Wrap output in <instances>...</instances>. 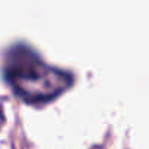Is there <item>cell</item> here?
<instances>
[{
    "mask_svg": "<svg viewBox=\"0 0 149 149\" xmlns=\"http://www.w3.org/2000/svg\"><path fill=\"white\" fill-rule=\"evenodd\" d=\"M3 76L28 104H47L73 85V74L45 63L28 45H13L3 60Z\"/></svg>",
    "mask_w": 149,
    "mask_h": 149,
    "instance_id": "6da1fadb",
    "label": "cell"
},
{
    "mask_svg": "<svg viewBox=\"0 0 149 149\" xmlns=\"http://www.w3.org/2000/svg\"><path fill=\"white\" fill-rule=\"evenodd\" d=\"M5 123V111H3V101L0 100V126Z\"/></svg>",
    "mask_w": 149,
    "mask_h": 149,
    "instance_id": "7a4b0ae2",
    "label": "cell"
}]
</instances>
